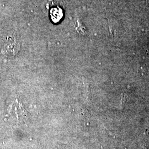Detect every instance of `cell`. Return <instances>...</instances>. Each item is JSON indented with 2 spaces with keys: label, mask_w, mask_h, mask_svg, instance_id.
Here are the masks:
<instances>
[{
  "label": "cell",
  "mask_w": 149,
  "mask_h": 149,
  "mask_svg": "<svg viewBox=\"0 0 149 149\" xmlns=\"http://www.w3.org/2000/svg\"><path fill=\"white\" fill-rule=\"evenodd\" d=\"M20 49V44L16 38H8L3 45L2 49V53L7 56H14L18 53Z\"/></svg>",
  "instance_id": "6da1fadb"
}]
</instances>
